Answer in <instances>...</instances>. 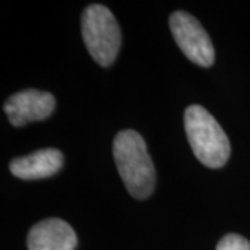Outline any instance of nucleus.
I'll return each instance as SVG.
<instances>
[{
    "label": "nucleus",
    "mask_w": 250,
    "mask_h": 250,
    "mask_svg": "<svg viewBox=\"0 0 250 250\" xmlns=\"http://www.w3.org/2000/svg\"><path fill=\"white\" fill-rule=\"evenodd\" d=\"M113 154L126 190L135 199L150 196L156 185V171L142 136L132 129L118 132Z\"/></svg>",
    "instance_id": "obj_1"
},
{
    "label": "nucleus",
    "mask_w": 250,
    "mask_h": 250,
    "mask_svg": "<svg viewBox=\"0 0 250 250\" xmlns=\"http://www.w3.org/2000/svg\"><path fill=\"white\" fill-rule=\"evenodd\" d=\"M185 131L193 154L206 167L220 168L228 161L229 139L205 107L192 104L185 110Z\"/></svg>",
    "instance_id": "obj_2"
},
{
    "label": "nucleus",
    "mask_w": 250,
    "mask_h": 250,
    "mask_svg": "<svg viewBox=\"0 0 250 250\" xmlns=\"http://www.w3.org/2000/svg\"><path fill=\"white\" fill-rule=\"evenodd\" d=\"M82 36L95 62L107 67L121 46V31L113 13L102 4H90L82 13Z\"/></svg>",
    "instance_id": "obj_3"
},
{
    "label": "nucleus",
    "mask_w": 250,
    "mask_h": 250,
    "mask_svg": "<svg viewBox=\"0 0 250 250\" xmlns=\"http://www.w3.org/2000/svg\"><path fill=\"white\" fill-rule=\"evenodd\" d=\"M172 36L192 62L210 67L214 62V46L202 24L187 11H175L170 17Z\"/></svg>",
    "instance_id": "obj_4"
},
{
    "label": "nucleus",
    "mask_w": 250,
    "mask_h": 250,
    "mask_svg": "<svg viewBox=\"0 0 250 250\" xmlns=\"http://www.w3.org/2000/svg\"><path fill=\"white\" fill-rule=\"evenodd\" d=\"M56 100L49 92L27 89L11 95L4 103V113L10 124L22 126L28 123L45 120L53 113Z\"/></svg>",
    "instance_id": "obj_5"
},
{
    "label": "nucleus",
    "mask_w": 250,
    "mask_h": 250,
    "mask_svg": "<svg viewBox=\"0 0 250 250\" xmlns=\"http://www.w3.org/2000/svg\"><path fill=\"white\" fill-rule=\"evenodd\" d=\"M28 250H74L77 235L68 223L47 218L31 228L27 238Z\"/></svg>",
    "instance_id": "obj_6"
},
{
    "label": "nucleus",
    "mask_w": 250,
    "mask_h": 250,
    "mask_svg": "<svg viewBox=\"0 0 250 250\" xmlns=\"http://www.w3.org/2000/svg\"><path fill=\"white\" fill-rule=\"evenodd\" d=\"M62 154L60 150L49 147L41 149L25 157H17L10 163V171L21 179L47 178L54 175L62 167Z\"/></svg>",
    "instance_id": "obj_7"
},
{
    "label": "nucleus",
    "mask_w": 250,
    "mask_h": 250,
    "mask_svg": "<svg viewBox=\"0 0 250 250\" xmlns=\"http://www.w3.org/2000/svg\"><path fill=\"white\" fill-rule=\"evenodd\" d=\"M215 250H250V242L241 235L228 233L218 242Z\"/></svg>",
    "instance_id": "obj_8"
}]
</instances>
